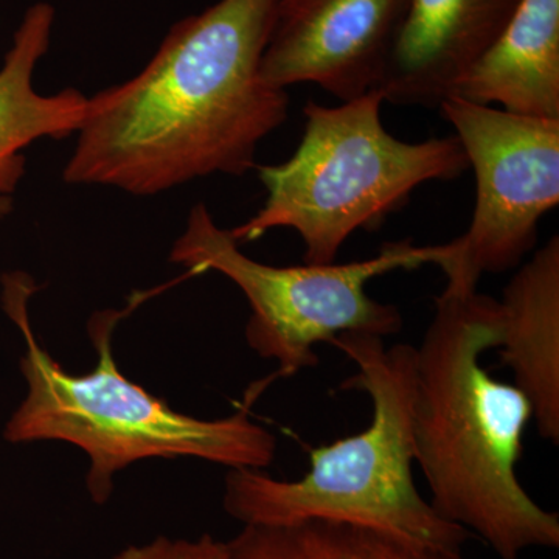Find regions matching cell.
Returning <instances> with one entry per match:
<instances>
[{
  "label": "cell",
  "instance_id": "8992f818",
  "mask_svg": "<svg viewBox=\"0 0 559 559\" xmlns=\"http://www.w3.org/2000/svg\"><path fill=\"white\" fill-rule=\"evenodd\" d=\"M441 257V245L403 240L352 263L271 266L246 255L230 230L215 223L207 205L198 204L173 246L170 261L191 274L218 272L234 282L250 305L249 347L261 358L277 360V377L288 378L318 366L316 345L330 344L340 334L385 340L400 333L404 322L399 308L374 300L367 286L393 271L437 266Z\"/></svg>",
  "mask_w": 559,
  "mask_h": 559
},
{
  "label": "cell",
  "instance_id": "ba28073f",
  "mask_svg": "<svg viewBox=\"0 0 559 559\" xmlns=\"http://www.w3.org/2000/svg\"><path fill=\"white\" fill-rule=\"evenodd\" d=\"M411 0H278L261 73L312 83L342 102L380 86Z\"/></svg>",
  "mask_w": 559,
  "mask_h": 559
},
{
  "label": "cell",
  "instance_id": "7a4b0ae2",
  "mask_svg": "<svg viewBox=\"0 0 559 559\" xmlns=\"http://www.w3.org/2000/svg\"><path fill=\"white\" fill-rule=\"evenodd\" d=\"M499 300L443 290L415 348L414 460L444 520L477 535L500 559L558 549L559 514L535 502L518 477L532 403L481 367L499 348Z\"/></svg>",
  "mask_w": 559,
  "mask_h": 559
},
{
  "label": "cell",
  "instance_id": "277c9868",
  "mask_svg": "<svg viewBox=\"0 0 559 559\" xmlns=\"http://www.w3.org/2000/svg\"><path fill=\"white\" fill-rule=\"evenodd\" d=\"M330 344L358 369L340 389L370 396L369 428L314 448L310 471L299 480H277L261 469H230L224 510L245 525L342 521L462 550L473 535L441 518L414 481L415 347H388L382 337L355 333L340 334Z\"/></svg>",
  "mask_w": 559,
  "mask_h": 559
},
{
  "label": "cell",
  "instance_id": "9c48e42d",
  "mask_svg": "<svg viewBox=\"0 0 559 559\" xmlns=\"http://www.w3.org/2000/svg\"><path fill=\"white\" fill-rule=\"evenodd\" d=\"M521 0H411L378 94L439 108L509 24Z\"/></svg>",
  "mask_w": 559,
  "mask_h": 559
},
{
  "label": "cell",
  "instance_id": "4fadbf2b",
  "mask_svg": "<svg viewBox=\"0 0 559 559\" xmlns=\"http://www.w3.org/2000/svg\"><path fill=\"white\" fill-rule=\"evenodd\" d=\"M226 544L227 559H465L462 550L331 520L245 525Z\"/></svg>",
  "mask_w": 559,
  "mask_h": 559
},
{
  "label": "cell",
  "instance_id": "9a60e30c",
  "mask_svg": "<svg viewBox=\"0 0 559 559\" xmlns=\"http://www.w3.org/2000/svg\"><path fill=\"white\" fill-rule=\"evenodd\" d=\"M14 201L11 194H0V221L7 218L13 212Z\"/></svg>",
  "mask_w": 559,
  "mask_h": 559
},
{
  "label": "cell",
  "instance_id": "52a82bcc",
  "mask_svg": "<svg viewBox=\"0 0 559 559\" xmlns=\"http://www.w3.org/2000/svg\"><path fill=\"white\" fill-rule=\"evenodd\" d=\"M476 178L468 230L443 245L437 266L450 293H474L485 274L520 266L540 219L559 202V120L516 116L459 97L439 106Z\"/></svg>",
  "mask_w": 559,
  "mask_h": 559
},
{
  "label": "cell",
  "instance_id": "6da1fadb",
  "mask_svg": "<svg viewBox=\"0 0 559 559\" xmlns=\"http://www.w3.org/2000/svg\"><path fill=\"white\" fill-rule=\"evenodd\" d=\"M277 3L219 0L176 22L145 68L87 97L64 182L156 197L255 168L288 117V92L261 73Z\"/></svg>",
  "mask_w": 559,
  "mask_h": 559
},
{
  "label": "cell",
  "instance_id": "30bf717a",
  "mask_svg": "<svg viewBox=\"0 0 559 559\" xmlns=\"http://www.w3.org/2000/svg\"><path fill=\"white\" fill-rule=\"evenodd\" d=\"M500 362L527 395L540 439L559 443V237L511 277L499 300Z\"/></svg>",
  "mask_w": 559,
  "mask_h": 559
},
{
  "label": "cell",
  "instance_id": "5bb4252c",
  "mask_svg": "<svg viewBox=\"0 0 559 559\" xmlns=\"http://www.w3.org/2000/svg\"><path fill=\"white\" fill-rule=\"evenodd\" d=\"M114 559H227V544L210 535L194 540L159 536L142 546H128Z\"/></svg>",
  "mask_w": 559,
  "mask_h": 559
},
{
  "label": "cell",
  "instance_id": "8fae6325",
  "mask_svg": "<svg viewBox=\"0 0 559 559\" xmlns=\"http://www.w3.org/2000/svg\"><path fill=\"white\" fill-rule=\"evenodd\" d=\"M451 97L499 105L516 116L559 120V0H521Z\"/></svg>",
  "mask_w": 559,
  "mask_h": 559
},
{
  "label": "cell",
  "instance_id": "5b68a950",
  "mask_svg": "<svg viewBox=\"0 0 559 559\" xmlns=\"http://www.w3.org/2000/svg\"><path fill=\"white\" fill-rule=\"evenodd\" d=\"M382 103L377 91L333 108L308 102L296 153L259 168L266 201L230 230L234 240L293 229L305 263H334L356 230L378 229L419 186L469 170L457 135L418 143L393 138L382 124Z\"/></svg>",
  "mask_w": 559,
  "mask_h": 559
},
{
  "label": "cell",
  "instance_id": "7c38bea8",
  "mask_svg": "<svg viewBox=\"0 0 559 559\" xmlns=\"http://www.w3.org/2000/svg\"><path fill=\"white\" fill-rule=\"evenodd\" d=\"M55 9L47 2L25 11L0 68V194H11L25 173L22 150L40 139L75 135L87 97L76 90L44 95L35 90L36 66L49 51Z\"/></svg>",
  "mask_w": 559,
  "mask_h": 559
},
{
  "label": "cell",
  "instance_id": "3957f363",
  "mask_svg": "<svg viewBox=\"0 0 559 559\" xmlns=\"http://www.w3.org/2000/svg\"><path fill=\"white\" fill-rule=\"evenodd\" d=\"M35 290L28 275L3 277V307L25 341L21 371L27 381V396L3 430L7 441L60 440L79 447L90 455L87 491L98 506L112 495L114 474L140 460L197 457L230 469L271 465L277 440L249 418L248 407L213 421L193 418L171 409L121 373L112 355L114 331L139 299L124 310L92 316L90 336L97 367L86 374H72L33 333L28 299Z\"/></svg>",
  "mask_w": 559,
  "mask_h": 559
}]
</instances>
